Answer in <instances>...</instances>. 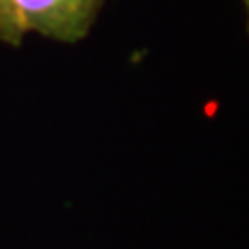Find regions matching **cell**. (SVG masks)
Instances as JSON below:
<instances>
[{
  "mask_svg": "<svg viewBox=\"0 0 249 249\" xmlns=\"http://www.w3.org/2000/svg\"><path fill=\"white\" fill-rule=\"evenodd\" d=\"M0 42L12 46H18L23 39L17 33L14 23V12H12V0H0Z\"/></svg>",
  "mask_w": 249,
  "mask_h": 249,
  "instance_id": "1",
  "label": "cell"
}]
</instances>
